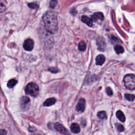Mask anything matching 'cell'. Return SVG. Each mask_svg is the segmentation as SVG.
I'll list each match as a JSON object with an SVG mask.
<instances>
[{
	"label": "cell",
	"instance_id": "obj_13",
	"mask_svg": "<svg viewBox=\"0 0 135 135\" xmlns=\"http://www.w3.org/2000/svg\"><path fill=\"white\" fill-rule=\"evenodd\" d=\"M116 115L120 121L121 122H125L126 120V117L125 116V115L124 114V113L122 112L121 110H118L116 112Z\"/></svg>",
	"mask_w": 135,
	"mask_h": 135
},
{
	"label": "cell",
	"instance_id": "obj_4",
	"mask_svg": "<svg viewBox=\"0 0 135 135\" xmlns=\"http://www.w3.org/2000/svg\"><path fill=\"white\" fill-rule=\"evenodd\" d=\"M54 127L58 132L64 135H70V133L63 125L59 123H56L54 124Z\"/></svg>",
	"mask_w": 135,
	"mask_h": 135
},
{
	"label": "cell",
	"instance_id": "obj_7",
	"mask_svg": "<svg viewBox=\"0 0 135 135\" xmlns=\"http://www.w3.org/2000/svg\"><path fill=\"white\" fill-rule=\"evenodd\" d=\"M30 102V98L28 97L24 96L22 97L20 100V105L21 108L25 110V108H27V106Z\"/></svg>",
	"mask_w": 135,
	"mask_h": 135
},
{
	"label": "cell",
	"instance_id": "obj_15",
	"mask_svg": "<svg viewBox=\"0 0 135 135\" xmlns=\"http://www.w3.org/2000/svg\"><path fill=\"white\" fill-rule=\"evenodd\" d=\"M17 80L15 79H11L10 80L8 81L7 84V86L9 88H12L13 87H14L17 84Z\"/></svg>",
	"mask_w": 135,
	"mask_h": 135
},
{
	"label": "cell",
	"instance_id": "obj_22",
	"mask_svg": "<svg viewBox=\"0 0 135 135\" xmlns=\"http://www.w3.org/2000/svg\"><path fill=\"white\" fill-rule=\"evenodd\" d=\"M106 93L108 95H111L113 94V92L112 89L110 88V87H107L106 89Z\"/></svg>",
	"mask_w": 135,
	"mask_h": 135
},
{
	"label": "cell",
	"instance_id": "obj_11",
	"mask_svg": "<svg viewBox=\"0 0 135 135\" xmlns=\"http://www.w3.org/2000/svg\"><path fill=\"white\" fill-rule=\"evenodd\" d=\"M71 130L73 133L78 134L80 132V127L79 125L73 123L71 126Z\"/></svg>",
	"mask_w": 135,
	"mask_h": 135
},
{
	"label": "cell",
	"instance_id": "obj_12",
	"mask_svg": "<svg viewBox=\"0 0 135 135\" xmlns=\"http://www.w3.org/2000/svg\"><path fill=\"white\" fill-rule=\"evenodd\" d=\"M92 19L93 21H97L98 20H102L103 19V14L101 12H97L92 16Z\"/></svg>",
	"mask_w": 135,
	"mask_h": 135
},
{
	"label": "cell",
	"instance_id": "obj_2",
	"mask_svg": "<svg viewBox=\"0 0 135 135\" xmlns=\"http://www.w3.org/2000/svg\"><path fill=\"white\" fill-rule=\"evenodd\" d=\"M125 86L127 89L130 90H135V75L128 74L124 78Z\"/></svg>",
	"mask_w": 135,
	"mask_h": 135
},
{
	"label": "cell",
	"instance_id": "obj_17",
	"mask_svg": "<svg viewBox=\"0 0 135 135\" xmlns=\"http://www.w3.org/2000/svg\"><path fill=\"white\" fill-rule=\"evenodd\" d=\"M98 117L99 118H100L101 119H107V115L106 112L104 111H99L98 114H97Z\"/></svg>",
	"mask_w": 135,
	"mask_h": 135
},
{
	"label": "cell",
	"instance_id": "obj_16",
	"mask_svg": "<svg viewBox=\"0 0 135 135\" xmlns=\"http://www.w3.org/2000/svg\"><path fill=\"white\" fill-rule=\"evenodd\" d=\"M87 47L86 43L84 41H81L78 45V49L81 51H84Z\"/></svg>",
	"mask_w": 135,
	"mask_h": 135
},
{
	"label": "cell",
	"instance_id": "obj_23",
	"mask_svg": "<svg viewBox=\"0 0 135 135\" xmlns=\"http://www.w3.org/2000/svg\"><path fill=\"white\" fill-rule=\"evenodd\" d=\"M28 6L32 8V9H35V8H38V5L36 3H29L28 4Z\"/></svg>",
	"mask_w": 135,
	"mask_h": 135
},
{
	"label": "cell",
	"instance_id": "obj_21",
	"mask_svg": "<svg viewBox=\"0 0 135 135\" xmlns=\"http://www.w3.org/2000/svg\"><path fill=\"white\" fill-rule=\"evenodd\" d=\"M50 7L51 8H54L57 4V1L56 0H51L50 2Z\"/></svg>",
	"mask_w": 135,
	"mask_h": 135
},
{
	"label": "cell",
	"instance_id": "obj_10",
	"mask_svg": "<svg viewBox=\"0 0 135 135\" xmlns=\"http://www.w3.org/2000/svg\"><path fill=\"white\" fill-rule=\"evenodd\" d=\"M56 102V99L54 98H50L46 99L45 102L43 103V106L45 107H49L53 105Z\"/></svg>",
	"mask_w": 135,
	"mask_h": 135
},
{
	"label": "cell",
	"instance_id": "obj_24",
	"mask_svg": "<svg viewBox=\"0 0 135 135\" xmlns=\"http://www.w3.org/2000/svg\"><path fill=\"white\" fill-rule=\"evenodd\" d=\"M7 134V132L6 130L1 129V135H6Z\"/></svg>",
	"mask_w": 135,
	"mask_h": 135
},
{
	"label": "cell",
	"instance_id": "obj_18",
	"mask_svg": "<svg viewBox=\"0 0 135 135\" xmlns=\"http://www.w3.org/2000/svg\"><path fill=\"white\" fill-rule=\"evenodd\" d=\"M125 98L129 101H133L135 99V96L134 94L126 93L125 94Z\"/></svg>",
	"mask_w": 135,
	"mask_h": 135
},
{
	"label": "cell",
	"instance_id": "obj_6",
	"mask_svg": "<svg viewBox=\"0 0 135 135\" xmlns=\"http://www.w3.org/2000/svg\"><path fill=\"white\" fill-rule=\"evenodd\" d=\"M86 109V100L84 99H80L76 106V110L80 112H83Z\"/></svg>",
	"mask_w": 135,
	"mask_h": 135
},
{
	"label": "cell",
	"instance_id": "obj_20",
	"mask_svg": "<svg viewBox=\"0 0 135 135\" xmlns=\"http://www.w3.org/2000/svg\"><path fill=\"white\" fill-rule=\"evenodd\" d=\"M48 70H49V71H50L51 72H52V73H57V72L59 71L58 69H57L56 68H55V67L50 68H49Z\"/></svg>",
	"mask_w": 135,
	"mask_h": 135
},
{
	"label": "cell",
	"instance_id": "obj_1",
	"mask_svg": "<svg viewBox=\"0 0 135 135\" xmlns=\"http://www.w3.org/2000/svg\"><path fill=\"white\" fill-rule=\"evenodd\" d=\"M42 20L45 28L47 31L51 33H55L58 31L57 14L55 12L48 11L43 15Z\"/></svg>",
	"mask_w": 135,
	"mask_h": 135
},
{
	"label": "cell",
	"instance_id": "obj_8",
	"mask_svg": "<svg viewBox=\"0 0 135 135\" xmlns=\"http://www.w3.org/2000/svg\"><path fill=\"white\" fill-rule=\"evenodd\" d=\"M105 60H106L105 56L103 55L102 54L98 55L96 57V59H95L96 64L98 65V66H101V65H102L104 63Z\"/></svg>",
	"mask_w": 135,
	"mask_h": 135
},
{
	"label": "cell",
	"instance_id": "obj_5",
	"mask_svg": "<svg viewBox=\"0 0 135 135\" xmlns=\"http://www.w3.org/2000/svg\"><path fill=\"white\" fill-rule=\"evenodd\" d=\"M34 47V42L32 39H28L26 40L23 44L24 49L27 51H31Z\"/></svg>",
	"mask_w": 135,
	"mask_h": 135
},
{
	"label": "cell",
	"instance_id": "obj_19",
	"mask_svg": "<svg viewBox=\"0 0 135 135\" xmlns=\"http://www.w3.org/2000/svg\"><path fill=\"white\" fill-rule=\"evenodd\" d=\"M115 126H116V128H117V129H118V130L119 132H124V126L123 125L117 123V124H115Z\"/></svg>",
	"mask_w": 135,
	"mask_h": 135
},
{
	"label": "cell",
	"instance_id": "obj_9",
	"mask_svg": "<svg viewBox=\"0 0 135 135\" xmlns=\"http://www.w3.org/2000/svg\"><path fill=\"white\" fill-rule=\"evenodd\" d=\"M82 21L84 23H86L87 25H88L89 27H92L93 24V20L92 19L89 18L86 16H83L81 18Z\"/></svg>",
	"mask_w": 135,
	"mask_h": 135
},
{
	"label": "cell",
	"instance_id": "obj_3",
	"mask_svg": "<svg viewBox=\"0 0 135 135\" xmlns=\"http://www.w3.org/2000/svg\"><path fill=\"white\" fill-rule=\"evenodd\" d=\"M25 92L28 94L31 95L32 97H36L39 92V87L33 82L29 83L25 88Z\"/></svg>",
	"mask_w": 135,
	"mask_h": 135
},
{
	"label": "cell",
	"instance_id": "obj_14",
	"mask_svg": "<svg viewBox=\"0 0 135 135\" xmlns=\"http://www.w3.org/2000/svg\"><path fill=\"white\" fill-rule=\"evenodd\" d=\"M115 51H116V53L117 54H120V53H123L124 52V47L121 46L120 45H115L114 47Z\"/></svg>",
	"mask_w": 135,
	"mask_h": 135
}]
</instances>
